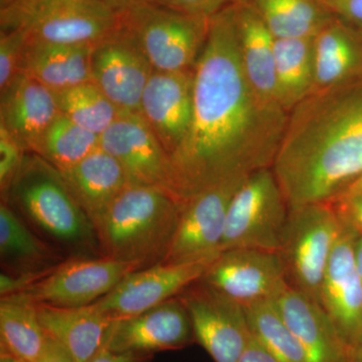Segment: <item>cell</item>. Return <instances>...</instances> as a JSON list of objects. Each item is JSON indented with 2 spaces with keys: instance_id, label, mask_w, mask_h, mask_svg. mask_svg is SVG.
Here are the masks:
<instances>
[{
  "instance_id": "obj_1",
  "label": "cell",
  "mask_w": 362,
  "mask_h": 362,
  "mask_svg": "<svg viewBox=\"0 0 362 362\" xmlns=\"http://www.w3.org/2000/svg\"><path fill=\"white\" fill-rule=\"evenodd\" d=\"M287 119L282 107L263 101L247 80L235 6L216 13L194 68L192 125L170 158L173 194L185 202L272 168Z\"/></svg>"
},
{
  "instance_id": "obj_2",
  "label": "cell",
  "mask_w": 362,
  "mask_h": 362,
  "mask_svg": "<svg viewBox=\"0 0 362 362\" xmlns=\"http://www.w3.org/2000/svg\"><path fill=\"white\" fill-rule=\"evenodd\" d=\"M290 207L331 202L362 175V81L312 93L288 114L272 166Z\"/></svg>"
},
{
  "instance_id": "obj_3",
  "label": "cell",
  "mask_w": 362,
  "mask_h": 362,
  "mask_svg": "<svg viewBox=\"0 0 362 362\" xmlns=\"http://www.w3.org/2000/svg\"><path fill=\"white\" fill-rule=\"evenodd\" d=\"M183 204L161 188L128 185L95 228L102 257L141 269L160 263L175 237Z\"/></svg>"
},
{
  "instance_id": "obj_4",
  "label": "cell",
  "mask_w": 362,
  "mask_h": 362,
  "mask_svg": "<svg viewBox=\"0 0 362 362\" xmlns=\"http://www.w3.org/2000/svg\"><path fill=\"white\" fill-rule=\"evenodd\" d=\"M2 202L18 209L40 230L65 246L86 249L98 245L94 226L59 170L33 152H26Z\"/></svg>"
},
{
  "instance_id": "obj_5",
  "label": "cell",
  "mask_w": 362,
  "mask_h": 362,
  "mask_svg": "<svg viewBox=\"0 0 362 362\" xmlns=\"http://www.w3.org/2000/svg\"><path fill=\"white\" fill-rule=\"evenodd\" d=\"M0 23L52 44L95 47L121 33L120 13L98 0H1Z\"/></svg>"
},
{
  "instance_id": "obj_6",
  "label": "cell",
  "mask_w": 362,
  "mask_h": 362,
  "mask_svg": "<svg viewBox=\"0 0 362 362\" xmlns=\"http://www.w3.org/2000/svg\"><path fill=\"white\" fill-rule=\"evenodd\" d=\"M121 33L157 71H194L209 35L211 18L150 4L121 11Z\"/></svg>"
},
{
  "instance_id": "obj_7",
  "label": "cell",
  "mask_w": 362,
  "mask_h": 362,
  "mask_svg": "<svg viewBox=\"0 0 362 362\" xmlns=\"http://www.w3.org/2000/svg\"><path fill=\"white\" fill-rule=\"evenodd\" d=\"M343 223L331 202L290 207L281 256L288 284L320 305L321 287Z\"/></svg>"
},
{
  "instance_id": "obj_8",
  "label": "cell",
  "mask_w": 362,
  "mask_h": 362,
  "mask_svg": "<svg viewBox=\"0 0 362 362\" xmlns=\"http://www.w3.org/2000/svg\"><path fill=\"white\" fill-rule=\"evenodd\" d=\"M289 214V204L273 169L256 171L233 197L221 252L245 247L280 252Z\"/></svg>"
},
{
  "instance_id": "obj_9",
  "label": "cell",
  "mask_w": 362,
  "mask_h": 362,
  "mask_svg": "<svg viewBox=\"0 0 362 362\" xmlns=\"http://www.w3.org/2000/svg\"><path fill=\"white\" fill-rule=\"evenodd\" d=\"M140 269L136 264L106 257L66 259L25 291L4 298L57 307L88 306L108 294L126 276Z\"/></svg>"
},
{
  "instance_id": "obj_10",
  "label": "cell",
  "mask_w": 362,
  "mask_h": 362,
  "mask_svg": "<svg viewBox=\"0 0 362 362\" xmlns=\"http://www.w3.org/2000/svg\"><path fill=\"white\" fill-rule=\"evenodd\" d=\"M178 297L189 314L195 341L214 361H239L252 337L244 306L199 280Z\"/></svg>"
},
{
  "instance_id": "obj_11",
  "label": "cell",
  "mask_w": 362,
  "mask_h": 362,
  "mask_svg": "<svg viewBox=\"0 0 362 362\" xmlns=\"http://www.w3.org/2000/svg\"><path fill=\"white\" fill-rule=\"evenodd\" d=\"M247 178L216 185L187 199L168 254L160 263H211L221 254L228 206Z\"/></svg>"
},
{
  "instance_id": "obj_12",
  "label": "cell",
  "mask_w": 362,
  "mask_h": 362,
  "mask_svg": "<svg viewBox=\"0 0 362 362\" xmlns=\"http://www.w3.org/2000/svg\"><path fill=\"white\" fill-rule=\"evenodd\" d=\"M100 147L120 164L128 185L161 188L175 195L170 158L139 112L121 111L100 135Z\"/></svg>"
},
{
  "instance_id": "obj_13",
  "label": "cell",
  "mask_w": 362,
  "mask_h": 362,
  "mask_svg": "<svg viewBox=\"0 0 362 362\" xmlns=\"http://www.w3.org/2000/svg\"><path fill=\"white\" fill-rule=\"evenodd\" d=\"M199 281L243 306L273 300L288 285L280 252L245 247L221 252Z\"/></svg>"
},
{
  "instance_id": "obj_14",
  "label": "cell",
  "mask_w": 362,
  "mask_h": 362,
  "mask_svg": "<svg viewBox=\"0 0 362 362\" xmlns=\"http://www.w3.org/2000/svg\"><path fill=\"white\" fill-rule=\"evenodd\" d=\"M211 263L156 265L132 272L108 294L93 303L112 321L139 315L197 282Z\"/></svg>"
},
{
  "instance_id": "obj_15",
  "label": "cell",
  "mask_w": 362,
  "mask_h": 362,
  "mask_svg": "<svg viewBox=\"0 0 362 362\" xmlns=\"http://www.w3.org/2000/svg\"><path fill=\"white\" fill-rule=\"evenodd\" d=\"M194 341L189 314L176 296L139 315L113 321L104 349L154 356L159 351L185 349Z\"/></svg>"
},
{
  "instance_id": "obj_16",
  "label": "cell",
  "mask_w": 362,
  "mask_h": 362,
  "mask_svg": "<svg viewBox=\"0 0 362 362\" xmlns=\"http://www.w3.org/2000/svg\"><path fill=\"white\" fill-rule=\"evenodd\" d=\"M358 233L343 225L321 287L320 306L351 349L362 344V279L354 259Z\"/></svg>"
},
{
  "instance_id": "obj_17",
  "label": "cell",
  "mask_w": 362,
  "mask_h": 362,
  "mask_svg": "<svg viewBox=\"0 0 362 362\" xmlns=\"http://www.w3.org/2000/svg\"><path fill=\"white\" fill-rule=\"evenodd\" d=\"M194 70L154 71L143 92L139 113L173 157L185 141L194 114Z\"/></svg>"
},
{
  "instance_id": "obj_18",
  "label": "cell",
  "mask_w": 362,
  "mask_h": 362,
  "mask_svg": "<svg viewBox=\"0 0 362 362\" xmlns=\"http://www.w3.org/2000/svg\"><path fill=\"white\" fill-rule=\"evenodd\" d=\"M153 73L146 57L121 33L93 49L92 82L120 111L139 112L143 92Z\"/></svg>"
},
{
  "instance_id": "obj_19",
  "label": "cell",
  "mask_w": 362,
  "mask_h": 362,
  "mask_svg": "<svg viewBox=\"0 0 362 362\" xmlns=\"http://www.w3.org/2000/svg\"><path fill=\"white\" fill-rule=\"evenodd\" d=\"M0 94V125L25 152L35 151L40 138L61 114L56 92L20 73Z\"/></svg>"
},
{
  "instance_id": "obj_20",
  "label": "cell",
  "mask_w": 362,
  "mask_h": 362,
  "mask_svg": "<svg viewBox=\"0 0 362 362\" xmlns=\"http://www.w3.org/2000/svg\"><path fill=\"white\" fill-rule=\"evenodd\" d=\"M306 354L307 362H351V351L322 307L286 286L273 299Z\"/></svg>"
},
{
  "instance_id": "obj_21",
  "label": "cell",
  "mask_w": 362,
  "mask_h": 362,
  "mask_svg": "<svg viewBox=\"0 0 362 362\" xmlns=\"http://www.w3.org/2000/svg\"><path fill=\"white\" fill-rule=\"evenodd\" d=\"M59 173L94 228L117 197L129 185L120 164L101 147Z\"/></svg>"
},
{
  "instance_id": "obj_22",
  "label": "cell",
  "mask_w": 362,
  "mask_h": 362,
  "mask_svg": "<svg viewBox=\"0 0 362 362\" xmlns=\"http://www.w3.org/2000/svg\"><path fill=\"white\" fill-rule=\"evenodd\" d=\"M312 93L362 81V33L335 16L314 37Z\"/></svg>"
},
{
  "instance_id": "obj_23",
  "label": "cell",
  "mask_w": 362,
  "mask_h": 362,
  "mask_svg": "<svg viewBox=\"0 0 362 362\" xmlns=\"http://www.w3.org/2000/svg\"><path fill=\"white\" fill-rule=\"evenodd\" d=\"M33 305L45 332L61 343L75 362H87L103 349L113 321L94 304L83 307Z\"/></svg>"
},
{
  "instance_id": "obj_24",
  "label": "cell",
  "mask_w": 362,
  "mask_h": 362,
  "mask_svg": "<svg viewBox=\"0 0 362 362\" xmlns=\"http://www.w3.org/2000/svg\"><path fill=\"white\" fill-rule=\"evenodd\" d=\"M235 18L240 61L252 90L267 103L279 105L275 37L249 2L235 6Z\"/></svg>"
},
{
  "instance_id": "obj_25",
  "label": "cell",
  "mask_w": 362,
  "mask_h": 362,
  "mask_svg": "<svg viewBox=\"0 0 362 362\" xmlns=\"http://www.w3.org/2000/svg\"><path fill=\"white\" fill-rule=\"evenodd\" d=\"M94 47L28 42L21 73L58 93L92 82L90 58Z\"/></svg>"
},
{
  "instance_id": "obj_26",
  "label": "cell",
  "mask_w": 362,
  "mask_h": 362,
  "mask_svg": "<svg viewBox=\"0 0 362 362\" xmlns=\"http://www.w3.org/2000/svg\"><path fill=\"white\" fill-rule=\"evenodd\" d=\"M275 71L278 103L289 114L313 90L314 37L276 39Z\"/></svg>"
},
{
  "instance_id": "obj_27",
  "label": "cell",
  "mask_w": 362,
  "mask_h": 362,
  "mask_svg": "<svg viewBox=\"0 0 362 362\" xmlns=\"http://www.w3.org/2000/svg\"><path fill=\"white\" fill-rule=\"evenodd\" d=\"M275 39L315 37L334 14L322 0H247Z\"/></svg>"
},
{
  "instance_id": "obj_28",
  "label": "cell",
  "mask_w": 362,
  "mask_h": 362,
  "mask_svg": "<svg viewBox=\"0 0 362 362\" xmlns=\"http://www.w3.org/2000/svg\"><path fill=\"white\" fill-rule=\"evenodd\" d=\"M0 255L9 273L49 270L59 259L6 202L0 204Z\"/></svg>"
},
{
  "instance_id": "obj_29",
  "label": "cell",
  "mask_w": 362,
  "mask_h": 362,
  "mask_svg": "<svg viewBox=\"0 0 362 362\" xmlns=\"http://www.w3.org/2000/svg\"><path fill=\"white\" fill-rule=\"evenodd\" d=\"M1 349L18 362H33L44 351L49 337L37 317L35 305L1 298Z\"/></svg>"
},
{
  "instance_id": "obj_30",
  "label": "cell",
  "mask_w": 362,
  "mask_h": 362,
  "mask_svg": "<svg viewBox=\"0 0 362 362\" xmlns=\"http://www.w3.org/2000/svg\"><path fill=\"white\" fill-rule=\"evenodd\" d=\"M100 148V136L59 114L40 138L33 153L59 171L76 165Z\"/></svg>"
},
{
  "instance_id": "obj_31",
  "label": "cell",
  "mask_w": 362,
  "mask_h": 362,
  "mask_svg": "<svg viewBox=\"0 0 362 362\" xmlns=\"http://www.w3.org/2000/svg\"><path fill=\"white\" fill-rule=\"evenodd\" d=\"M244 308L252 337L278 362H307L304 349L288 327L273 300L245 305Z\"/></svg>"
},
{
  "instance_id": "obj_32",
  "label": "cell",
  "mask_w": 362,
  "mask_h": 362,
  "mask_svg": "<svg viewBox=\"0 0 362 362\" xmlns=\"http://www.w3.org/2000/svg\"><path fill=\"white\" fill-rule=\"evenodd\" d=\"M56 94L62 115L99 136L110 127L121 112L93 82Z\"/></svg>"
},
{
  "instance_id": "obj_33",
  "label": "cell",
  "mask_w": 362,
  "mask_h": 362,
  "mask_svg": "<svg viewBox=\"0 0 362 362\" xmlns=\"http://www.w3.org/2000/svg\"><path fill=\"white\" fill-rule=\"evenodd\" d=\"M26 44L28 39L18 30L0 32V90L21 73Z\"/></svg>"
},
{
  "instance_id": "obj_34",
  "label": "cell",
  "mask_w": 362,
  "mask_h": 362,
  "mask_svg": "<svg viewBox=\"0 0 362 362\" xmlns=\"http://www.w3.org/2000/svg\"><path fill=\"white\" fill-rule=\"evenodd\" d=\"M25 153L20 143L0 125V188L2 197L6 194L18 175Z\"/></svg>"
},
{
  "instance_id": "obj_35",
  "label": "cell",
  "mask_w": 362,
  "mask_h": 362,
  "mask_svg": "<svg viewBox=\"0 0 362 362\" xmlns=\"http://www.w3.org/2000/svg\"><path fill=\"white\" fill-rule=\"evenodd\" d=\"M246 1L247 0H169V6L194 16L213 18L228 7Z\"/></svg>"
},
{
  "instance_id": "obj_36",
  "label": "cell",
  "mask_w": 362,
  "mask_h": 362,
  "mask_svg": "<svg viewBox=\"0 0 362 362\" xmlns=\"http://www.w3.org/2000/svg\"><path fill=\"white\" fill-rule=\"evenodd\" d=\"M331 204L334 206L343 225L362 235V192L343 197Z\"/></svg>"
},
{
  "instance_id": "obj_37",
  "label": "cell",
  "mask_w": 362,
  "mask_h": 362,
  "mask_svg": "<svg viewBox=\"0 0 362 362\" xmlns=\"http://www.w3.org/2000/svg\"><path fill=\"white\" fill-rule=\"evenodd\" d=\"M328 9L362 33V0H322Z\"/></svg>"
},
{
  "instance_id": "obj_38",
  "label": "cell",
  "mask_w": 362,
  "mask_h": 362,
  "mask_svg": "<svg viewBox=\"0 0 362 362\" xmlns=\"http://www.w3.org/2000/svg\"><path fill=\"white\" fill-rule=\"evenodd\" d=\"M152 356L131 352H114L103 347L87 362H149Z\"/></svg>"
},
{
  "instance_id": "obj_39",
  "label": "cell",
  "mask_w": 362,
  "mask_h": 362,
  "mask_svg": "<svg viewBox=\"0 0 362 362\" xmlns=\"http://www.w3.org/2000/svg\"><path fill=\"white\" fill-rule=\"evenodd\" d=\"M33 362H75L70 352L57 340L49 337L42 354Z\"/></svg>"
},
{
  "instance_id": "obj_40",
  "label": "cell",
  "mask_w": 362,
  "mask_h": 362,
  "mask_svg": "<svg viewBox=\"0 0 362 362\" xmlns=\"http://www.w3.org/2000/svg\"><path fill=\"white\" fill-rule=\"evenodd\" d=\"M238 362H278L262 343L252 337Z\"/></svg>"
},
{
  "instance_id": "obj_41",
  "label": "cell",
  "mask_w": 362,
  "mask_h": 362,
  "mask_svg": "<svg viewBox=\"0 0 362 362\" xmlns=\"http://www.w3.org/2000/svg\"><path fill=\"white\" fill-rule=\"evenodd\" d=\"M98 1L106 4L118 13L135 8V7L150 6V4L169 6V0H98Z\"/></svg>"
},
{
  "instance_id": "obj_42",
  "label": "cell",
  "mask_w": 362,
  "mask_h": 362,
  "mask_svg": "<svg viewBox=\"0 0 362 362\" xmlns=\"http://www.w3.org/2000/svg\"><path fill=\"white\" fill-rule=\"evenodd\" d=\"M361 192H362V175L359 176V177H357L356 180L354 181V182L350 183L349 187L345 188L341 194L335 197L332 202L343 199V197H350V195L361 194Z\"/></svg>"
},
{
  "instance_id": "obj_43",
  "label": "cell",
  "mask_w": 362,
  "mask_h": 362,
  "mask_svg": "<svg viewBox=\"0 0 362 362\" xmlns=\"http://www.w3.org/2000/svg\"><path fill=\"white\" fill-rule=\"evenodd\" d=\"M354 259L357 271L362 279V235H359L354 244Z\"/></svg>"
},
{
  "instance_id": "obj_44",
  "label": "cell",
  "mask_w": 362,
  "mask_h": 362,
  "mask_svg": "<svg viewBox=\"0 0 362 362\" xmlns=\"http://www.w3.org/2000/svg\"><path fill=\"white\" fill-rule=\"evenodd\" d=\"M351 362H362V344L352 349Z\"/></svg>"
},
{
  "instance_id": "obj_45",
  "label": "cell",
  "mask_w": 362,
  "mask_h": 362,
  "mask_svg": "<svg viewBox=\"0 0 362 362\" xmlns=\"http://www.w3.org/2000/svg\"><path fill=\"white\" fill-rule=\"evenodd\" d=\"M0 362H18L14 358L13 356H11V354H7V352L4 351V350H0Z\"/></svg>"
}]
</instances>
